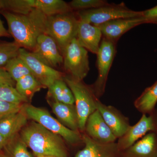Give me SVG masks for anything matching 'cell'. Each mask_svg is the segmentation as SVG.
Masks as SVG:
<instances>
[{
	"mask_svg": "<svg viewBox=\"0 0 157 157\" xmlns=\"http://www.w3.org/2000/svg\"><path fill=\"white\" fill-rule=\"evenodd\" d=\"M1 12L6 18L9 34L14 42L21 48L32 51L38 37L45 34L47 16L36 9L26 15L3 10Z\"/></svg>",
	"mask_w": 157,
	"mask_h": 157,
	"instance_id": "obj_1",
	"label": "cell"
},
{
	"mask_svg": "<svg viewBox=\"0 0 157 157\" xmlns=\"http://www.w3.org/2000/svg\"><path fill=\"white\" fill-rule=\"evenodd\" d=\"M20 137L36 157H68L64 140L34 121L21 130Z\"/></svg>",
	"mask_w": 157,
	"mask_h": 157,
	"instance_id": "obj_2",
	"label": "cell"
},
{
	"mask_svg": "<svg viewBox=\"0 0 157 157\" xmlns=\"http://www.w3.org/2000/svg\"><path fill=\"white\" fill-rule=\"evenodd\" d=\"M79 19L73 11L47 16L45 34L52 38L61 52L76 38Z\"/></svg>",
	"mask_w": 157,
	"mask_h": 157,
	"instance_id": "obj_3",
	"label": "cell"
},
{
	"mask_svg": "<svg viewBox=\"0 0 157 157\" xmlns=\"http://www.w3.org/2000/svg\"><path fill=\"white\" fill-rule=\"evenodd\" d=\"M63 79L74 97L79 132H84L87 119L97 109L99 99L96 97L91 86L85 84L82 81L76 80L68 75H64Z\"/></svg>",
	"mask_w": 157,
	"mask_h": 157,
	"instance_id": "obj_4",
	"label": "cell"
},
{
	"mask_svg": "<svg viewBox=\"0 0 157 157\" xmlns=\"http://www.w3.org/2000/svg\"><path fill=\"white\" fill-rule=\"evenodd\" d=\"M22 110L28 119L40 124L48 131L59 135L69 144L77 145L82 143V135L80 132L73 131L65 126L46 109L27 103L24 105Z\"/></svg>",
	"mask_w": 157,
	"mask_h": 157,
	"instance_id": "obj_5",
	"label": "cell"
},
{
	"mask_svg": "<svg viewBox=\"0 0 157 157\" xmlns=\"http://www.w3.org/2000/svg\"><path fill=\"white\" fill-rule=\"evenodd\" d=\"M142 15L143 11L132 10L123 2L119 4H109L97 9L78 11L77 13L79 20L95 26L113 20L140 17Z\"/></svg>",
	"mask_w": 157,
	"mask_h": 157,
	"instance_id": "obj_6",
	"label": "cell"
},
{
	"mask_svg": "<svg viewBox=\"0 0 157 157\" xmlns=\"http://www.w3.org/2000/svg\"><path fill=\"white\" fill-rule=\"evenodd\" d=\"M64 69L72 78L82 81L89 72L88 51L75 38L69 43L63 52Z\"/></svg>",
	"mask_w": 157,
	"mask_h": 157,
	"instance_id": "obj_7",
	"label": "cell"
},
{
	"mask_svg": "<svg viewBox=\"0 0 157 157\" xmlns=\"http://www.w3.org/2000/svg\"><path fill=\"white\" fill-rule=\"evenodd\" d=\"M116 51L115 43L103 38L97 54L98 78L90 86L98 99L105 93L107 78L115 56Z\"/></svg>",
	"mask_w": 157,
	"mask_h": 157,
	"instance_id": "obj_8",
	"label": "cell"
},
{
	"mask_svg": "<svg viewBox=\"0 0 157 157\" xmlns=\"http://www.w3.org/2000/svg\"><path fill=\"white\" fill-rule=\"evenodd\" d=\"M18 56L25 62L31 74L45 88H48L56 80L63 78V73L45 64L32 52L21 48Z\"/></svg>",
	"mask_w": 157,
	"mask_h": 157,
	"instance_id": "obj_9",
	"label": "cell"
},
{
	"mask_svg": "<svg viewBox=\"0 0 157 157\" xmlns=\"http://www.w3.org/2000/svg\"><path fill=\"white\" fill-rule=\"evenodd\" d=\"M150 132L157 134V109L151 113L142 114L140 120L133 126H131L125 134L118 139V148L122 152Z\"/></svg>",
	"mask_w": 157,
	"mask_h": 157,
	"instance_id": "obj_10",
	"label": "cell"
},
{
	"mask_svg": "<svg viewBox=\"0 0 157 157\" xmlns=\"http://www.w3.org/2000/svg\"><path fill=\"white\" fill-rule=\"evenodd\" d=\"M32 52L45 64L55 68L63 64V57L55 40L45 34L40 35Z\"/></svg>",
	"mask_w": 157,
	"mask_h": 157,
	"instance_id": "obj_11",
	"label": "cell"
},
{
	"mask_svg": "<svg viewBox=\"0 0 157 157\" xmlns=\"http://www.w3.org/2000/svg\"><path fill=\"white\" fill-rule=\"evenodd\" d=\"M84 132L90 138L99 143H113L117 139L98 109L87 119Z\"/></svg>",
	"mask_w": 157,
	"mask_h": 157,
	"instance_id": "obj_12",
	"label": "cell"
},
{
	"mask_svg": "<svg viewBox=\"0 0 157 157\" xmlns=\"http://www.w3.org/2000/svg\"><path fill=\"white\" fill-rule=\"evenodd\" d=\"M146 23L143 15L132 18H120L110 21L98 26L104 38L116 44L119 39L127 32L135 27Z\"/></svg>",
	"mask_w": 157,
	"mask_h": 157,
	"instance_id": "obj_13",
	"label": "cell"
},
{
	"mask_svg": "<svg viewBox=\"0 0 157 157\" xmlns=\"http://www.w3.org/2000/svg\"><path fill=\"white\" fill-rule=\"evenodd\" d=\"M97 109L117 139L123 136L131 126L129 119L115 107L107 106L99 100L97 102Z\"/></svg>",
	"mask_w": 157,
	"mask_h": 157,
	"instance_id": "obj_14",
	"label": "cell"
},
{
	"mask_svg": "<svg viewBox=\"0 0 157 157\" xmlns=\"http://www.w3.org/2000/svg\"><path fill=\"white\" fill-rule=\"evenodd\" d=\"M82 135L84 147L78 151L74 157H121L122 152L118 148L117 142L99 143L85 133Z\"/></svg>",
	"mask_w": 157,
	"mask_h": 157,
	"instance_id": "obj_15",
	"label": "cell"
},
{
	"mask_svg": "<svg viewBox=\"0 0 157 157\" xmlns=\"http://www.w3.org/2000/svg\"><path fill=\"white\" fill-rule=\"evenodd\" d=\"M102 36L101 29L98 26L79 20L76 38L86 50L97 55Z\"/></svg>",
	"mask_w": 157,
	"mask_h": 157,
	"instance_id": "obj_16",
	"label": "cell"
},
{
	"mask_svg": "<svg viewBox=\"0 0 157 157\" xmlns=\"http://www.w3.org/2000/svg\"><path fill=\"white\" fill-rule=\"evenodd\" d=\"M121 157H157V134L150 132L122 152Z\"/></svg>",
	"mask_w": 157,
	"mask_h": 157,
	"instance_id": "obj_17",
	"label": "cell"
},
{
	"mask_svg": "<svg viewBox=\"0 0 157 157\" xmlns=\"http://www.w3.org/2000/svg\"><path fill=\"white\" fill-rule=\"evenodd\" d=\"M28 119L22 109L3 118L0 120V135L8 142L17 136L18 132L27 124Z\"/></svg>",
	"mask_w": 157,
	"mask_h": 157,
	"instance_id": "obj_18",
	"label": "cell"
},
{
	"mask_svg": "<svg viewBox=\"0 0 157 157\" xmlns=\"http://www.w3.org/2000/svg\"><path fill=\"white\" fill-rule=\"evenodd\" d=\"M51 107L52 112L59 121L68 128L79 132L78 114L75 104L70 105L52 101Z\"/></svg>",
	"mask_w": 157,
	"mask_h": 157,
	"instance_id": "obj_19",
	"label": "cell"
},
{
	"mask_svg": "<svg viewBox=\"0 0 157 157\" xmlns=\"http://www.w3.org/2000/svg\"><path fill=\"white\" fill-rule=\"evenodd\" d=\"M157 103V81L144 91L134 102L135 107L143 114L151 113Z\"/></svg>",
	"mask_w": 157,
	"mask_h": 157,
	"instance_id": "obj_20",
	"label": "cell"
},
{
	"mask_svg": "<svg viewBox=\"0 0 157 157\" xmlns=\"http://www.w3.org/2000/svg\"><path fill=\"white\" fill-rule=\"evenodd\" d=\"M48 96L52 101L74 105V97L63 79H58L48 87Z\"/></svg>",
	"mask_w": 157,
	"mask_h": 157,
	"instance_id": "obj_21",
	"label": "cell"
},
{
	"mask_svg": "<svg viewBox=\"0 0 157 157\" xmlns=\"http://www.w3.org/2000/svg\"><path fill=\"white\" fill-rule=\"evenodd\" d=\"M33 6L47 16L73 11L69 4L62 0H33Z\"/></svg>",
	"mask_w": 157,
	"mask_h": 157,
	"instance_id": "obj_22",
	"label": "cell"
},
{
	"mask_svg": "<svg viewBox=\"0 0 157 157\" xmlns=\"http://www.w3.org/2000/svg\"><path fill=\"white\" fill-rule=\"evenodd\" d=\"M15 88L21 95L29 101L36 93L45 87L32 74H30L16 82Z\"/></svg>",
	"mask_w": 157,
	"mask_h": 157,
	"instance_id": "obj_23",
	"label": "cell"
},
{
	"mask_svg": "<svg viewBox=\"0 0 157 157\" xmlns=\"http://www.w3.org/2000/svg\"><path fill=\"white\" fill-rule=\"evenodd\" d=\"M0 157H36L28 149V147L20 137L15 136L0 152Z\"/></svg>",
	"mask_w": 157,
	"mask_h": 157,
	"instance_id": "obj_24",
	"label": "cell"
},
{
	"mask_svg": "<svg viewBox=\"0 0 157 157\" xmlns=\"http://www.w3.org/2000/svg\"><path fill=\"white\" fill-rule=\"evenodd\" d=\"M0 9L22 15L29 14L35 9L33 0H0Z\"/></svg>",
	"mask_w": 157,
	"mask_h": 157,
	"instance_id": "obj_25",
	"label": "cell"
},
{
	"mask_svg": "<svg viewBox=\"0 0 157 157\" xmlns=\"http://www.w3.org/2000/svg\"><path fill=\"white\" fill-rule=\"evenodd\" d=\"M4 69L16 82L24 76L31 74L27 65L19 56L11 60Z\"/></svg>",
	"mask_w": 157,
	"mask_h": 157,
	"instance_id": "obj_26",
	"label": "cell"
},
{
	"mask_svg": "<svg viewBox=\"0 0 157 157\" xmlns=\"http://www.w3.org/2000/svg\"><path fill=\"white\" fill-rule=\"evenodd\" d=\"M0 101L16 104L28 103L27 99L22 97L14 86L0 83Z\"/></svg>",
	"mask_w": 157,
	"mask_h": 157,
	"instance_id": "obj_27",
	"label": "cell"
},
{
	"mask_svg": "<svg viewBox=\"0 0 157 157\" xmlns=\"http://www.w3.org/2000/svg\"><path fill=\"white\" fill-rule=\"evenodd\" d=\"M20 48L14 42H0V67H5L12 59L18 56Z\"/></svg>",
	"mask_w": 157,
	"mask_h": 157,
	"instance_id": "obj_28",
	"label": "cell"
},
{
	"mask_svg": "<svg viewBox=\"0 0 157 157\" xmlns=\"http://www.w3.org/2000/svg\"><path fill=\"white\" fill-rule=\"evenodd\" d=\"M68 4L72 11H78L101 8L109 3L104 0H73Z\"/></svg>",
	"mask_w": 157,
	"mask_h": 157,
	"instance_id": "obj_29",
	"label": "cell"
},
{
	"mask_svg": "<svg viewBox=\"0 0 157 157\" xmlns=\"http://www.w3.org/2000/svg\"><path fill=\"white\" fill-rule=\"evenodd\" d=\"M25 104H13L0 101V120L11 114L19 112L22 109Z\"/></svg>",
	"mask_w": 157,
	"mask_h": 157,
	"instance_id": "obj_30",
	"label": "cell"
},
{
	"mask_svg": "<svg viewBox=\"0 0 157 157\" xmlns=\"http://www.w3.org/2000/svg\"><path fill=\"white\" fill-rule=\"evenodd\" d=\"M143 17L146 23L157 25V5L153 8L143 11Z\"/></svg>",
	"mask_w": 157,
	"mask_h": 157,
	"instance_id": "obj_31",
	"label": "cell"
},
{
	"mask_svg": "<svg viewBox=\"0 0 157 157\" xmlns=\"http://www.w3.org/2000/svg\"><path fill=\"white\" fill-rule=\"evenodd\" d=\"M0 83L14 86L16 84V82L11 78L9 73L4 68H0Z\"/></svg>",
	"mask_w": 157,
	"mask_h": 157,
	"instance_id": "obj_32",
	"label": "cell"
},
{
	"mask_svg": "<svg viewBox=\"0 0 157 157\" xmlns=\"http://www.w3.org/2000/svg\"><path fill=\"white\" fill-rule=\"evenodd\" d=\"M1 10V9H0ZM11 36L9 32L6 30L4 27L2 21L0 18V37H9Z\"/></svg>",
	"mask_w": 157,
	"mask_h": 157,
	"instance_id": "obj_33",
	"label": "cell"
},
{
	"mask_svg": "<svg viewBox=\"0 0 157 157\" xmlns=\"http://www.w3.org/2000/svg\"><path fill=\"white\" fill-rule=\"evenodd\" d=\"M7 143H8V141L2 135H0V152L6 146Z\"/></svg>",
	"mask_w": 157,
	"mask_h": 157,
	"instance_id": "obj_34",
	"label": "cell"
},
{
	"mask_svg": "<svg viewBox=\"0 0 157 157\" xmlns=\"http://www.w3.org/2000/svg\"><path fill=\"white\" fill-rule=\"evenodd\" d=\"M36 157H47V156H37Z\"/></svg>",
	"mask_w": 157,
	"mask_h": 157,
	"instance_id": "obj_35",
	"label": "cell"
}]
</instances>
